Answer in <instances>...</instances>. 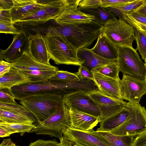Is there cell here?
I'll return each mask as SVG.
<instances>
[{
  "label": "cell",
  "instance_id": "6",
  "mask_svg": "<svg viewBox=\"0 0 146 146\" xmlns=\"http://www.w3.org/2000/svg\"><path fill=\"white\" fill-rule=\"evenodd\" d=\"M117 51V64L123 75L145 80L146 70L136 49L133 47L115 45Z\"/></svg>",
  "mask_w": 146,
  "mask_h": 146
},
{
  "label": "cell",
  "instance_id": "9",
  "mask_svg": "<svg viewBox=\"0 0 146 146\" xmlns=\"http://www.w3.org/2000/svg\"><path fill=\"white\" fill-rule=\"evenodd\" d=\"M66 5V0H45L41 8L29 17L14 24L34 26L43 24L49 20H55L64 11Z\"/></svg>",
  "mask_w": 146,
  "mask_h": 146
},
{
  "label": "cell",
  "instance_id": "11",
  "mask_svg": "<svg viewBox=\"0 0 146 146\" xmlns=\"http://www.w3.org/2000/svg\"><path fill=\"white\" fill-rule=\"evenodd\" d=\"M63 101L69 109L100 118V110L88 93L79 91L64 96Z\"/></svg>",
  "mask_w": 146,
  "mask_h": 146
},
{
  "label": "cell",
  "instance_id": "51",
  "mask_svg": "<svg viewBox=\"0 0 146 146\" xmlns=\"http://www.w3.org/2000/svg\"><path fill=\"white\" fill-rule=\"evenodd\" d=\"M145 70H146V74H145V82H146V62H145Z\"/></svg>",
  "mask_w": 146,
  "mask_h": 146
},
{
  "label": "cell",
  "instance_id": "41",
  "mask_svg": "<svg viewBox=\"0 0 146 146\" xmlns=\"http://www.w3.org/2000/svg\"><path fill=\"white\" fill-rule=\"evenodd\" d=\"M0 22L13 23L11 10H0Z\"/></svg>",
  "mask_w": 146,
  "mask_h": 146
},
{
  "label": "cell",
  "instance_id": "15",
  "mask_svg": "<svg viewBox=\"0 0 146 146\" xmlns=\"http://www.w3.org/2000/svg\"><path fill=\"white\" fill-rule=\"evenodd\" d=\"M93 130L85 131L70 127L64 131L63 135L74 143L82 146H110L104 138Z\"/></svg>",
  "mask_w": 146,
  "mask_h": 146
},
{
  "label": "cell",
  "instance_id": "31",
  "mask_svg": "<svg viewBox=\"0 0 146 146\" xmlns=\"http://www.w3.org/2000/svg\"><path fill=\"white\" fill-rule=\"evenodd\" d=\"M92 71L97 72L106 76L113 78H119V71L117 63H110Z\"/></svg>",
  "mask_w": 146,
  "mask_h": 146
},
{
  "label": "cell",
  "instance_id": "19",
  "mask_svg": "<svg viewBox=\"0 0 146 146\" xmlns=\"http://www.w3.org/2000/svg\"><path fill=\"white\" fill-rule=\"evenodd\" d=\"M94 81L99 91L103 94L112 98L123 100L120 94L119 80L104 76L97 72L92 71Z\"/></svg>",
  "mask_w": 146,
  "mask_h": 146
},
{
  "label": "cell",
  "instance_id": "3",
  "mask_svg": "<svg viewBox=\"0 0 146 146\" xmlns=\"http://www.w3.org/2000/svg\"><path fill=\"white\" fill-rule=\"evenodd\" d=\"M45 39L50 59L57 64L78 66L84 63L78 57V50L64 37L59 35H45Z\"/></svg>",
  "mask_w": 146,
  "mask_h": 146
},
{
  "label": "cell",
  "instance_id": "10",
  "mask_svg": "<svg viewBox=\"0 0 146 146\" xmlns=\"http://www.w3.org/2000/svg\"><path fill=\"white\" fill-rule=\"evenodd\" d=\"M33 114L16 102L11 103L0 102V122L33 124Z\"/></svg>",
  "mask_w": 146,
  "mask_h": 146
},
{
  "label": "cell",
  "instance_id": "46",
  "mask_svg": "<svg viewBox=\"0 0 146 146\" xmlns=\"http://www.w3.org/2000/svg\"><path fill=\"white\" fill-rule=\"evenodd\" d=\"M133 11L137 12L146 17V0H143L142 4Z\"/></svg>",
  "mask_w": 146,
  "mask_h": 146
},
{
  "label": "cell",
  "instance_id": "26",
  "mask_svg": "<svg viewBox=\"0 0 146 146\" xmlns=\"http://www.w3.org/2000/svg\"><path fill=\"white\" fill-rule=\"evenodd\" d=\"M78 9L86 14L93 16L95 18L93 21L103 26L110 20L117 19L116 17L107 8L100 6L91 9L82 8Z\"/></svg>",
  "mask_w": 146,
  "mask_h": 146
},
{
  "label": "cell",
  "instance_id": "32",
  "mask_svg": "<svg viewBox=\"0 0 146 146\" xmlns=\"http://www.w3.org/2000/svg\"><path fill=\"white\" fill-rule=\"evenodd\" d=\"M135 29V28H134ZM135 40L137 44V50L142 59L145 60L146 57V36L140 30L135 29Z\"/></svg>",
  "mask_w": 146,
  "mask_h": 146
},
{
  "label": "cell",
  "instance_id": "44",
  "mask_svg": "<svg viewBox=\"0 0 146 146\" xmlns=\"http://www.w3.org/2000/svg\"><path fill=\"white\" fill-rule=\"evenodd\" d=\"M13 4V0H0V10H11Z\"/></svg>",
  "mask_w": 146,
  "mask_h": 146
},
{
  "label": "cell",
  "instance_id": "14",
  "mask_svg": "<svg viewBox=\"0 0 146 146\" xmlns=\"http://www.w3.org/2000/svg\"><path fill=\"white\" fill-rule=\"evenodd\" d=\"M99 109L101 116L100 122L121 111L125 107L127 102L123 100L108 97L99 90L88 93Z\"/></svg>",
  "mask_w": 146,
  "mask_h": 146
},
{
  "label": "cell",
  "instance_id": "5",
  "mask_svg": "<svg viewBox=\"0 0 146 146\" xmlns=\"http://www.w3.org/2000/svg\"><path fill=\"white\" fill-rule=\"evenodd\" d=\"M129 111L125 120L120 125L109 131L119 136H137L146 131V109L139 104L127 103Z\"/></svg>",
  "mask_w": 146,
  "mask_h": 146
},
{
  "label": "cell",
  "instance_id": "45",
  "mask_svg": "<svg viewBox=\"0 0 146 146\" xmlns=\"http://www.w3.org/2000/svg\"><path fill=\"white\" fill-rule=\"evenodd\" d=\"M130 22L135 29L141 31L146 36V25L132 21H130Z\"/></svg>",
  "mask_w": 146,
  "mask_h": 146
},
{
  "label": "cell",
  "instance_id": "17",
  "mask_svg": "<svg viewBox=\"0 0 146 146\" xmlns=\"http://www.w3.org/2000/svg\"><path fill=\"white\" fill-rule=\"evenodd\" d=\"M11 9L13 23H17L33 14L41 8L45 0H13Z\"/></svg>",
  "mask_w": 146,
  "mask_h": 146
},
{
  "label": "cell",
  "instance_id": "47",
  "mask_svg": "<svg viewBox=\"0 0 146 146\" xmlns=\"http://www.w3.org/2000/svg\"><path fill=\"white\" fill-rule=\"evenodd\" d=\"M60 143L61 146H73V143L69 140L64 135Z\"/></svg>",
  "mask_w": 146,
  "mask_h": 146
},
{
  "label": "cell",
  "instance_id": "21",
  "mask_svg": "<svg viewBox=\"0 0 146 146\" xmlns=\"http://www.w3.org/2000/svg\"><path fill=\"white\" fill-rule=\"evenodd\" d=\"M78 55V58L84 61L82 65L91 71L110 63H117V59L110 60L103 58L88 48L79 50Z\"/></svg>",
  "mask_w": 146,
  "mask_h": 146
},
{
  "label": "cell",
  "instance_id": "27",
  "mask_svg": "<svg viewBox=\"0 0 146 146\" xmlns=\"http://www.w3.org/2000/svg\"><path fill=\"white\" fill-rule=\"evenodd\" d=\"M95 133L104 138L110 146H131L135 138L132 136H119L110 131H92Z\"/></svg>",
  "mask_w": 146,
  "mask_h": 146
},
{
  "label": "cell",
  "instance_id": "50",
  "mask_svg": "<svg viewBox=\"0 0 146 146\" xmlns=\"http://www.w3.org/2000/svg\"><path fill=\"white\" fill-rule=\"evenodd\" d=\"M73 146H82L81 145L79 144H77V143H74L73 144Z\"/></svg>",
  "mask_w": 146,
  "mask_h": 146
},
{
  "label": "cell",
  "instance_id": "28",
  "mask_svg": "<svg viewBox=\"0 0 146 146\" xmlns=\"http://www.w3.org/2000/svg\"><path fill=\"white\" fill-rule=\"evenodd\" d=\"M30 82H36L48 79L56 72L52 70H20Z\"/></svg>",
  "mask_w": 146,
  "mask_h": 146
},
{
  "label": "cell",
  "instance_id": "42",
  "mask_svg": "<svg viewBox=\"0 0 146 146\" xmlns=\"http://www.w3.org/2000/svg\"><path fill=\"white\" fill-rule=\"evenodd\" d=\"M131 146H146V131L135 137Z\"/></svg>",
  "mask_w": 146,
  "mask_h": 146
},
{
  "label": "cell",
  "instance_id": "18",
  "mask_svg": "<svg viewBox=\"0 0 146 146\" xmlns=\"http://www.w3.org/2000/svg\"><path fill=\"white\" fill-rule=\"evenodd\" d=\"M28 38V52L31 56L38 62L50 65L45 36L38 33L30 35Z\"/></svg>",
  "mask_w": 146,
  "mask_h": 146
},
{
  "label": "cell",
  "instance_id": "38",
  "mask_svg": "<svg viewBox=\"0 0 146 146\" xmlns=\"http://www.w3.org/2000/svg\"><path fill=\"white\" fill-rule=\"evenodd\" d=\"M77 73L80 79L92 80L94 81V76L92 71L82 65L79 66Z\"/></svg>",
  "mask_w": 146,
  "mask_h": 146
},
{
  "label": "cell",
  "instance_id": "35",
  "mask_svg": "<svg viewBox=\"0 0 146 146\" xmlns=\"http://www.w3.org/2000/svg\"><path fill=\"white\" fill-rule=\"evenodd\" d=\"M15 99L11 89L5 88H0V102L11 103L15 102Z\"/></svg>",
  "mask_w": 146,
  "mask_h": 146
},
{
  "label": "cell",
  "instance_id": "7",
  "mask_svg": "<svg viewBox=\"0 0 146 146\" xmlns=\"http://www.w3.org/2000/svg\"><path fill=\"white\" fill-rule=\"evenodd\" d=\"M11 90L15 99L19 101L25 98L40 94H55L64 97L62 82L48 79L17 85L12 88Z\"/></svg>",
  "mask_w": 146,
  "mask_h": 146
},
{
  "label": "cell",
  "instance_id": "52",
  "mask_svg": "<svg viewBox=\"0 0 146 146\" xmlns=\"http://www.w3.org/2000/svg\"><path fill=\"white\" fill-rule=\"evenodd\" d=\"M144 61H145V62H146V57L145 59V60Z\"/></svg>",
  "mask_w": 146,
  "mask_h": 146
},
{
  "label": "cell",
  "instance_id": "30",
  "mask_svg": "<svg viewBox=\"0 0 146 146\" xmlns=\"http://www.w3.org/2000/svg\"><path fill=\"white\" fill-rule=\"evenodd\" d=\"M48 79L66 82L77 81L81 80L77 72L71 73L62 70L57 71L56 73Z\"/></svg>",
  "mask_w": 146,
  "mask_h": 146
},
{
  "label": "cell",
  "instance_id": "16",
  "mask_svg": "<svg viewBox=\"0 0 146 146\" xmlns=\"http://www.w3.org/2000/svg\"><path fill=\"white\" fill-rule=\"evenodd\" d=\"M20 32V34L14 35L12 43L7 49L0 50V55L3 59L11 64L17 61L28 51V36L24 30Z\"/></svg>",
  "mask_w": 146,
  "mask_h": 146
},
{
  "label": "cell",
  "instance_id": "1",
  "mask_svg": "<svg viewBox=\"0 0 146 146\" xmlns=\"http://www.w3.org/2000/svg\"><path fill=\"white\" fill-rule=\"evenodd\" d=\"M102 27L93 21L75 25H58L48 28L46 35L63 37L78 50L89 47L102 33Z\"/></svg>",
  "mask_w": 146,
  "mask_h": 146
},
{
  "label": "cell",
  "instance_id": "8",
  "mask_svg": "<svg viewBox=\"0 0 146 146\" xmlns=\"http://www.w3.org/2000/svg\"><path fill=\"white\" fill-rule=\"evenodd\" d=\"M102 33L115 45L133 47L135 29L120 18L110 20L104 25Z\"/></svg>",
  "mask_w": 146,
  "mask_h": 146
},
{
  "label": "cell",
  "instance_id": "25",
  "mask_svg": "<svg viewBox=\"0 0 146 146\" xmlns=\"http://www.w3.org/2000/svg\"><path fill=\"white\" fill-rule=\"evenodd\" d=\"M129 111L126 106L120 112L100 122V127L96 131H109L122 124L127 119Z\"/></svg>",
  "mask_w": 146,
  "mask_h": 146
},
{
  "label": "cell",
  "instance_id": "20",
  "mask_svg": "<svg viewBox=\"0 0 146 146\" xmlns=\"http://www.w3.org/2000/svg\"><path fill=\"white\" fill-rule=\"evenodd\" d=\"M70 127L85 131L93 130L100 122L99 118L76 110L70 109Z\"/></svg>",
  "mask_w": 146,
  "mask_h": 146
},
{
  "label": "cell",
  "instance_id": "49",
  "mask_svg": "<svg viewBox=\"0 0 146 146\" xmlns=\"http://www.w3.org/2000/svg\"><path fill=\"white\" fill-rule=\"evenodd\" d=\"M13 134L11 132L6 129L0 127V137H3L9 136Z\"/></svg>",
  "mask_w": 146,
  "mask_h": 146
},
{
  "label": "cell",
  "instance_id": "36",
  "mask_svg": "<svg viewBox=\"0 0 146 146\" xmlns=\"http://www.w3.org/2000/svg\"><path fill=\"white\" fill-rule=\"evenodd\" d=\"M134 0H101L100 6L108 8L123 5Z\"/></svg>",
  "mask_w": 146,
  "mask_h": 146
},
{
  "label": "cell",
  "instance_id": "33",
  "mask_svg": "<svg viewBox=\"0 0 146 146\" xmlns=\"http://www.w3.org/2000/svg\"><path fill=\"white\" fill-rule=\"evenodd\" d=\"M143 2V0H134L123 5L111 7L118 9L123 14H126L138 8L142 4Z\"/></svg>",
  "mask_w": 146,
  "mask_h": 146
},
{
  "label": "cell",
  "instance_id": "12",
  "mask_svg": "<svg viewBox=\"0 0 146 146\" xmlns=\"http://www.w3.org/2000/svg\"><path fill=\"white\" fill-rule=\"evenodd\" d=\"M119 83L120 94L123 100L139 104L142 97L146 94L145 80L123 75L122 79H119Z\"/></svg>",
  "mask_w": 146,
  "mask_h": 146
},
{
  "label": "cell",
  "instance_id": "40",
  "mask_svg": "<svg viewBox=\"0 0 146 146\" xmlns=\"http://www.w3.org/2000/svg\"><path fill=\"white\" fill-rule=\"evenodd\" d=\"M29 146H61L60 143L54 140L38 139L31 143Z\"/></svg>",
  "mask_w": 146,
  "mask_h": 146
},
{
  "label": "cell",
  "instance_id": "4",
  "mask_svg": "<svg viewBox=\"0 0 146 146\" xmlns=\"http://www.w3.org/2000/svg\"><path fill=\"white\" fill-rule=\"evenodd\" d=\"M70 109L64 103L47 119L38 122L31 132L36 135H48L58 138L60 141L64 131L70 127Z\"/></svg>",
  "mask_w": 146,
  "mask_h": 146
},
{
  "label": "cell",
  "instance_id": "29",
  "mask_svg": "<svg viewBox=\"0 0 146 146\" xmlns=\"http://www.w3.org/2000/svg\"><path fill=\"white\" fill-rule=\"evenodd\" d=\"M0 127H1L12 133H20L21 134L31 132L32 130L36 127L33 124H20L8 123L0 122Z\"/></svg>",
  "mask_w": 146,
  "mask_h": 146
},
{
  "label": "cell",
  "instance_id": "22",
  "mask_svg": "<svg viewBox=\"0 0 146 146\" xmlns=\"http://www.w3.org/2000/svg\"><path fill=\"white\" fill-rule=\"evenodd\" d=\"M11 64L12 66L21 71H57L58 70L57 67L36 61L31 56L28 51L25 52L17 61Z\"/></svg>",
  "mask_w": 146,
  "mask_h": 146
},
{
  "label": "cell",
  "instance_id": "37",
  "mask_svg": "<svg viewBox=\"0 0 146 146\" xmlns=\"http://www.w3.org/2000/svg\"><path fill=\"white\" fill-rule=\"evenodd\" d=\"M20 31L17 29L13 23H2L0 22V33L14 35L20 33Z\"/></svg>",
  "mask_w": 146,
  "mask_h": 146
},
{
  "label": "cell",
  "instance_id": "43",
  "mask_svg": "<svg viewBox=\"0 0 146 146\" xmlns=\"http://www.w3.org/2000/svg\"><path fill=\"white\" fill-rule=\"evenodd\" d=\"M12 66L11 64L3 60L0 61V77L8 72Z\"/></svg>",
  "mask_w": 146,
  "mask_h": 146
},
{
  "label": "cell",
  "instance_id": "39",
  "mask_svg": "<svg viewBox=\"0 0 146 146\" xmlns=\"http://www.w3.org/2000/svg\"><path fill=\"white\" fill-rule=\"evenodd\" d=\"M101 0H81L78 7L82 8L91 9L100 6Z\"/></svg>",
  "mask_w": 146,
  "mask_h": 146
},
{
  "label": "cell",
  "instance_id": "13",
  "mask_svg": "<svg viewBox=\"0 0 146 146\" xmlns=\"http://www.w3.org/2000/svg\"><path fill=\"white\" fill-rule=\"evenodd\" d=\"M66 5L61 14L55 20L58 25H75L89 23L95 17L79 11L78 7L80 0H66Z\"/></svg>",
  "mask_w": 146,
  "mask_h": 146
},
{
  "label": "cell",
  "instance_id": "24",
  "mask_svg": "<svg viewBox=\"0 0 146 146\" xmlns=\"http://www.w3.org/2000/svg\"><path fill=\"white\" fill-rule=\"evenodd\" d=\"M30 82L19 70L12 66L8 72L0 77V88L11 89L14 86Z\"/></svg>",
  "mask_w": 146,
  "mask_h": 146
},
{
  "label": "cell",
  "instance_id": "34",
  "mask_svg": "<svg viewBox=\"0 0 146 146\" xmlns=\"http://www.w3.org/2000/svg\"><path fill=\"white\" fill-rule=\"evenodd\" d=\"M123 14L124 21L129 24L130 21L146 25V17L135 11Z\"/></svg>",
  "mask_w": 146,
  "mask_h": 146
},
{
  "label": "cell",
  "instance_id": "23",
  "mask_svg": "<svg viewBox=\"0 0 146 146\" xmlns=\"http://www.w3.org/2000/svg\"><path fill=\"white\" fill-rule=\"evenodd\" d=\"M97 41L91 50L97 55L105 58L117 60V48L103 33L98 38Z\"/></svg>",
  "mask_w": 146,
  "mask_h": 146
},
{
  "label": "cell",
  "instance_id": "48",
  "mask_svg": "<svg viewBox=\"0 0 146 146\" xmlns=\"http://www.w3.org/2000/svg\"><path fill=\"white\" fill-rule=\"evenodd\" d=\"M0 146H17L14 143L10 138L5 139L3 140Z\"/></svg>",
  "mask_w": 146,
  "mask_h": 146
},
{
  "label": "cell",
  "instance_id": "2",
  "mask_svg": "<svg viewBox=\"0 0 146 146\" xmlns=\"http://www.w3.org/2000/svg\"><path fill=\"white\" fill-rule=\"evenodd\" d=\"M64 97L55 94L31 96L20 101V104L34 115L38 122L43 121L64 103Z\"/></svg>",
  "mask_w": 146,
  "mask_h": 146
}]
</instances>
